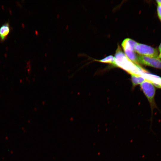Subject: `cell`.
<instances>
[{
  "mask_svg": "<svg viewBox=\"0 0 161 161\" xmlns=\"http://www.w3.org/2000/svg\"><path fill=\"white\" fill-rule=\"evenodd\" d=\"M157 10L158 16L160 19L161 20V6H158Z\"/></svg>",
  "mask_w": 161,
  "mask_h": 161,
  "instance_id": "cell-9",
  "label": "cell"
},
{
  "mask_svg": "<svg viewBox=\"0 0 161 161\" xmlns=\"http://www.w3.org/2000/svg\"><path fill=\"white\" fill-rule=\"evenodd\" d=\"M159 51L160 52H161V43L159 46Z\"/></svg>",
  "mask_w": 161,
  "mask_h": 161,
  "instance_id": "cell-12",
  "label": "cell"
},
{
  "mask_svg": "<svg viewBox=\"0 0 161 161\" xmlns=\"http://www.w3.org/2000/svg\"><path fill=\"white\" fill-rule=\"evenodd\" d=\"M158 58L159 59H161V52H160V55H158Z\"/></svg>",
  "mask_w": 161,
  "mask_h": 161,
  "instance_id": "cell-13",
  "label": "cell"
},
{
  "mask_svg": "<svg viewBox=\"0 0 161 161\" xmlns=\"http://www.w3.org/2000/svg\"><path fill=\"white\" fill-rule=\"evenodd\" d=\"M96 61L101 63L109 64L115 66L114 57L112 55H109L102 59Z\"/></svg>",
  "mask_w": 161,
  "mask_h": 161,
  "instance_id": "cell-8",
  "label": "cell"
},
{
  "mask_svg": "<svg viewBox=\"0 0 161 161\" xmlns=\"http://www.w3.org/2000/svg\"><path fill=\"white\" fill-rule=\"evenodd\" d=\"M131 75L133 87L139 84H140L146 80L141 75L133 74H131Z\"/></svg>",
  "mask_w": 161,
  "mask_h": 161,
  "instance_id": "cell-7",
  "label": "cell"
},
{
  "mask_svg": "<svg viewBox=\"0 0 161 161\" xmlns=\"http://www.w3.org/2000/svg\"><path fill=\"white\" fill-rule=\"evenodd\" d=\"M135 52L141 55L152 58H158L157 50L150 46L138 43L135 48Z\"/></svg>",
  "mask_w": 161,
  "mask_h": 161,
  "instance_id": "cell-3",
  "label": "cell"
},
{
  "mask_svg": "<svg viewBox=\"0 0 161 161\" xmlns=\"http://www.w3.org/2000/svg\"><path fill=\"white\" fill-rule=\"evenodd\" d=\"M139 63L143 65L161 69V60L158 58H152L142 55L138 56Z\"/></svg>",
  "mask_w": 161,
  "mask_h": 161,
  "instance_id": "cell-4",
  "label": "cell"
},
{
  "mask_svg": "<svg viewBox=\"0 0 161 161\" xmlns=\"http://www.w3.org/2000/svg\"><path fill=\"white\" fill-rule=\"evenodd\" d=\"M156 87L158 88H161V78L160 81L159 82Z\"/></svg>",
  "mask_w": 161,
  "mask_h": 161,
  "instance_id": "cell-10",
  "label": "cell"
},
{
  "mask_svg": "<svg viewBox=\"0 0 161 161\" xmlns=\"http://www.w3.org/2000/svg\"><path fill=\"white\" fill-rule=\"evenodd\" d=\"M156 1L158 5L161 6V0H157Z\"/></svg>",
  "mask_w": 161,
  "mask_h": 161,
  "instance_id": "cell-11",
  "label": "cell"
},
{
  "mask_svg": "<svg viewBox=\"0 0 161 161\" xmlns=\"http://www.w3.org/2000/svg\"><path fill=\"white\" fill-rule=\"evenodd\" d=\"M11 30L9 23L7 22L0 27V41L3 42L7 38Z\"/></svg>",
  "mask_w": 161,
  "mask_h": 161,
  "instance_id": "cell-5",
  "label": "cell"
},
{
  "mask_svg": "<svg viewBox=\"0 0 161 161\" xmlns=\"http://www.w3.org/2000/svg\"><path fill=\"white\" fill-rule=\"evenodd\" d=\"M140 87L147 98L151 108L153 109L155 106L154 101L155 86L151 82L146 79L140 84Z\"/></svg>",
  "mask_w": 161,
  "mask_h": 161,
  "instance_id": "cell-2",
  "label": "cell"
},
{
  "mask_svg": "<svg viewBox=\"0 0 161 161\" xmlns=\"http://www.w3.org/2000/svg\"></svg>",
  "mask_w": 161,
  "mask_h": 161,
  "instance_id": "cell-14",
  "label": "cell"
},
{
  "mask_svg": "<svg viewBox=\"0 0 161 161\" xmlns=\"http://www.w3.org/2000/svg\"><path fill=\"white\" fill-rule=\"evenodd\" d=\"M138 43L129 38H126L123 41L122 46L123 48H129L135 51V48Z\"/></svg>",
  "mask_w": 161,
  "mask_h": 161,
  "instance_id": "cell-6",
  "label": "cell"
},
{
  "mask_svg": "<svg viewBox=\"0 0 161 161\" xmlns=\"http://www.w3.org/2000/svg\"><path fill=\"white\" fill-rule=\"evenodd\" d=\"M115 66L118 67L126 71L130 74L141 75L147 71L140 65L136 64L131 61L118 46L114 57Z\"/></svg>",
  "mask_w": 161,
  "mask_h": 161,
  "instance_id": "cell-1",
  "label": "cell"
}]
</instances>
